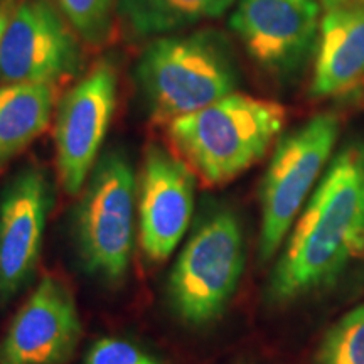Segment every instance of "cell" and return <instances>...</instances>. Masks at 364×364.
I'll return each instance as SVG.
<instances>
[{"instance_id":"obj_8","label":"cell","mask_w":364,"mask_h":364,"mask_svg":"<svg viewBox=\"0 0 364 364\" xmlns=\"http://www.w3.org/2000/svg\"><path fill=\"white\" fill-rule=\"evenodd\" d=\"M118 102V71L110 59H100L59 100L54 112L58 179L66 194L85 189L97 166Z\"/></svg>"},{"instance_id":"obj_15","label":"cell","mask_w":364,"mask_h":364,"mask_svg":"<svg viewBox=\"0 0 364 364\" xmlns=\"http://www.w3.org/2000/svg\"><path fill=\"white\" fill-rule=\"evenodd\" d=\"M236 0H117L118 11L135 34H176L198 22L221 17Z\"/></svg>"},{"instance_id":"obj_7","label":"cell","mask_w":364,"mask_h":364,"mask_svg":"<svg viewBox=\"0 0 364 364\" xmlns=\"http://www.w3.org/2000/svg\"><path fill=\"white\" fill-rule=\"evenodd\" d=\"M81 39L53 0L12 9L0 41V85H54L78 75Z\"/></svg>"},{"instance_id":"obj_12","label":"cell","mask_w":364,"mask_h":364,"mask_svg":"<svg viewBox=\"0 0 364 364\" xmlns=\"http://www.w3.org/2000/svg\"><path fill=\"white\" fill-rule=\"evenodd\" d=\"M49 204L48 179L34 167L19 172L0 196L2 300L19 292L38 265Z\"/></svg>"},{"instance_id":"obj_2","label":"cell","mask_w":364,"mask_h":364,"mask_svg":"<svg viewBox=\"0 0 364 364\" xmlns=\"http://www.w3.org/2000/svg\"><path fill=\"white\" fill-rule=\"evenodd\" d=\"M279 102L231 93L167 124L176 154L204 186H221L257 164L284 130Z\"/></svg>"},{"instance_id":"obj_16","label":"cell","mask_w":364,"mask_h":364,"mask_svg":"<svg viewBox=\"0 0 364 364\" xmlns=\"http://www.w3.org/2000/svg\"><path fill=\"white\" fill-rule=\"evenodd\" d=\"M316 364H364V304L327 331L318 346Z\"/></svg>"},{"instance_id":"obj_18","label":"cell","mask_w":364,"mask_h":364,"mask_svg":"<svg viewBox=\"0 0 364 364\" xmlns=\"http://www.w3.org/2000/svg\"><path fill=\"white\" fill-rule=\"evenodd\" d=\"M83 364H162L156 356L134 343L105 338L86 353Z\"/></svg>"},{"instance_id":"obj_9","label":"cell","mask_w":364,"mask_h":364,"mask_svg":"<svg viewBox=\"0 0 364 364\" xmlns=\"http://www.w3.org/2000/svg\"><path fill=\"white\" fill-rule=\"evenodd\" d=\"M136 203L140 247L150 262H166L193 218V171L161 145H149L140 172Z\"/></svg>"},{"instance_id":"obj_10","label":"cell","mask_w":364,"mask_h":364,"mask_svg":"<svg viewBox=\"0 0 364 364\" xmlns=\"http://www.w3.org/2000/svg\"><path fill=\"white\" fill-rule=\"evenodd\" d=\"M231 29L257 65L284 75L311 53L318 31V6L314 0H238Z\"/></svg>"},{"instance_id":"obj_17","label":"cell","mask_w":364,"mask_h":364,"mask_svg":"<svg viewBox=\"0 0 364 364\" xmlns=\"http://www.w3.org/2000/svg\"><path fill=\"white\" fill-rule=\"evenodd\" d=\"M80 39L100 48L110 39L117 0H53Z\"/></svg>"},{"instance_id":"obj_4","label":"cell","mask_w":364,"mask_h":364,"mask_svg":"<svg viewBox=\"0 0 364 364\" xmlns=\"http://www.w3.org/2000/svg\"><path fill=\"white\" fill-rule=\"evenodd\" d=\"M136 181L129 159L108 152L90 174L76 209V240L86 270L120 280L134 245Z\"/></svg>"},{"instance_id":"obj_3","label":"cell","mask_w":364,"mask_h":364,"mask_svg":"<svg viewBox=\"0 0 364 364\" xmlns=\"http://www.w3.org/2000/svg\"><path fill=\"white\" fill-rule=\"evenodd\" d=\"M135 80L145 110L169 124L235 93L238 71L225 39L199 31L154 39L136 61Z\"/></svg>"},{"instance_id":"obj_6","label":"cell","mask_w":364,"mask_h":364,"mask_svg":"<svg viewBox=\"0 0 364 364\" xmlns=\"http://www.w3.org/2000/svg\"><path fill=\"white\" fill-rule=\"evenodd\" d=\"M338 134V117L321 113L279 140L260 191L262 260H270L284 243L322 167L329 161Z\"/></svg>"},{"instance_id":"obj_19","label":"cell","mask_w":364,"mask_h":364,"mask_svg":"<svg viewBox=\"0 0 364 364\" xmlns=\"http://www.w3.org/2000/svg\"><path fill=\"white\" fill-rule=\"evenodd\" d=\"M11 12H12V9H11V4H9V0H0V41H2L4 31H6V27H7Z\"/></svg>"},{"instance_id":"obj_11","label":"cell","mask_w":364,"mask_h":364,"mask_svg":"<svg viewBox=\"0 0 364 364\" xmlns=\"http://www.w3.org/2000/svg\"><path fill=\"white\" fill-rule=\"evenodd\" d=\"M81 336L68 287L44 275L0 343V364H65Z\"/></svg>"},{"instance_id":"obj_5","label":"cell","mask_w":364,"mask_h":364,"mask_svg":"<svg viewBox=\"0 0 364 364\" xmlns=\"http://www.w3.org/2000/svg\"><path fill=\"white\" fill-rule=\"evenodd\" d=\"M245 267L241 226L233 213L206 218L191 236L169 277L172 309L203 326L216 318L236 290Z\"/></svg>"},{"instance_id":"obj_13","label":"cell","mask_w":364,"mask_h":364,"mask_svg":"<svg viewBox=\"0 0 364 364\" xmlns=\"http://www.w3.org/2000/svg\"><path fill=\"white\" fill-rule=\"evenodd\" d=\"M314 97L343 93L364 76V4L329 9L321 22Z\"/></svg>"},{"instance_id":"obj_20","label":"cell","mask_w":364,"mask_h":364,"mask_svg":"<svg viewBox=\"0 0 364 364\" xmlns=\"http://www.w3.org/2000/svg\"><path fill=\"white\" fill-rule=\"evenodd\" d=\"M327 9L334 7H343V6H359V4H364V0H324Z\"/></svg>"},{"instance_id":"obj_14","label":"cell","mask_w":364,"mask_h":364,"mask_svg":"<svg viewBox=\"0 0 364 364\" xmlns=\"http://www.w3.org/2000/svg\"><path fill=\"white\" fill-rule=\"evenodd\" d=\"M54 112V85H0V171L44 134Z\"/></svg>"},{"instance_id":"obj_1","label":"cell","mask_w":364,"mask_h":364,"mask_svg":"<svg viewBox=\"0 0 364 364\" xmlns=\"http://www.w3.org/2000/svg\"><path fill=\"white\" fill-rule=\"evenodd\" d=\"M364 248V145L344 147L314 191L272 273L268 295L289 302L329 284Z\"/></svg>"}]
</instances>
